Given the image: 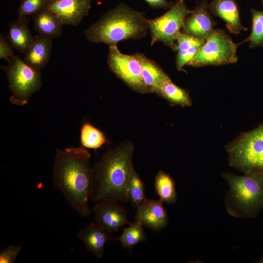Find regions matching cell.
Masks as SVG:
<instances>
[{"label": "cell", "instance_id": "1", "mask_svg": "<svg viewBox=\"0 0 263 263\" xmlns=\"http://www.w3.org/2000/svg\"><path fill=\"white\" fill-rule=\"evenodd\" d=\"M90 154L84 147L57 149L53 168L55 188L59 190L74 210L86 217L93 185Z\"/></svg>", "mask_w": 263, "mask_h": 263}, {"label": "cell", "instance_id": "2", "mask_svg": "<svg viewBox=\"0 0 263 263\" xmlns=\"http://www.w3.org/2000/svg\"><path fill=\"white\" fill-rule=\"evenodd\" d=\"M133 146L121 144L108 150L93 168V185L90 200L94 203L112 198L119 202L128 201L126 186L133 169Z\"/></svg>", "mask_w": 263, "mask_h": 263}, {"label": "cell", "instance_id": "3", "mask_svg": "<svg viewBox=\"0 0 263 263\" xmlns=\"http://www.w3.org/2000/svg\"><path fill=\"white\" fill-rule=\"evenodd\" d=\"M145 15V12L121 2L90 25L84 34L91 43L108 46L128 39H140L149 30L148 19Z\"/></svg>", "mask_w": 263, "mask_h": 263}, {"label": "cell", "instance_id": "4", "mask_svg": "<svg viewBox=\"0 0 263 263\" xmlns=\"http://www.w3.org/2000/svg\"><path fill=\"white\" fill-rule=\"evenodd\" d=\"M229 186L230 204L227 210L233 215L252 214L263 205V170H253L243 176L225 173Z\"/></svg>", "mask_w": 263, "mask_h": 263}, {"label": "cell", "instance_id": "5", "mask_svg": "<svg viewBox=\"0 0 263 263\" xmlns=\"http://www.w3.org/2000/svg\"><path fill=\"white\" fill-rule=\"evenodd\" d=\"M229 165L244 173L263 170V123L243 133L226 147Z\"/></svg>", "mask_w": 263, "mask_h": 263}, {"label": "cell", "instance_id": "6", "mask_svg": "<svg viewBox=\"0 0 263 263\" xmlns=\"http://www.w3.org/2000/svg\"><path fill=\"white\" fill-rule=\"evenodd\" d=\"M8 63L0 68L7 77L9 88L13 94L10 101L14 104L23 106L28 103L33 93L41 88V71L30 66L16 55L10 58Z\"/></svg>", "mask_w": 263, "mask_h": 263}, {"label": "cell", "instance_id": "7", "mask_svg": "<svg viewBox=\"0 0 263 263\" xmlns=\"http://www.w3.org/2000/svg\"><path fill=\"white\" fill-rule=\"evenodd\" d=\"M240 44L234 43L224 30L216 29L188 66L200 67L236 63L238 59L237 49Z\"/></svg>", "mask_w": 263, "mask_h": 263}, {"label": "cell", "instance_id": "8", "mask_svg": "<svg viewBox=\"0 0 263 263\" xmlns=\"http://www.w3.org/2000/svg\"><path fill=\"white\" fill-rule=\"evenodd\" d=\"M191 11L185 0H179L175 1L162 16L148 19L151 37L150 45L152 46L157 42H161L174 51L177 36Z\"/></svg>", "mask_w": 263, "mask_h": 263}, {"label": "cell", "instance_id": "9", "mask_svg": "<svg viewBox=\"0 0 263 263\" xmlns=\"http://www.w3.org/2000/svg\"><path fill=\"white\" fill-rule=\"evenodd\" d=\"M107 64L110 70L134 91L151 93L143 81L141 65L133 55L123 54L116 44L109 45Z\"/></svg>", "mask_w": 263, "mask_h": 263}, {"label": "cell", "instance_id": "10", "mask_svg": "<svg viewBox=\"0 0 263 263\" xmlns=\"http://www.w3.org/2000/svg\"><path fill=\"white\" fill-rule=\"evenodd\" d=\"M119 203L113 199H106L96 203L93 208L96 223L109 233L131 223L125 208Z\"/></svg>", "mask_w": 263, "mask_h": 263}, {"label": "cell", "instance_id": "11", "mask_svg": "<svg viewBox=\"0 0 263 263\" xmlns=\"http://www.w3.org/2000/svg\"><path fill=\"white\" fill-rule=\"evenodd\" d=\"M208 4V0H201L197 3L185 20L182 33L204 40L212 35L216 23L211 17Z\"/></svg>", "mask_w": 263, "mask_h": 263}, {"label": "cell", "instance_id": "12", "mask_svg": "<svg viewBox=\"0 0 263 263\" xmlns=\"http://www.w3.org/2000/svg\"><path fill=\"white\" fill-rule=\"evenodd\" d=\"M92 0H50L47 8L55 13L64 25L77 26L88 15Z\"/></svg>", "mask_w": 263, "mask_h": 263}, {"label": "cell", "instance_id": "13", "mask_svg": "<svg viewBox=\"0 0 263 263\" xmlns=\"http://www.w3.org/2000/svg\"><path fill=\"white\" fill-rule=\"evenodd\" d=\"M163 203L160 199H146L137 207L135 221L156 232L165 228L169 218Z\"/></svg>", "mask_w": 263, "mask_h": 263}, {"label": "cell", "instance_id": "14", "mask_svg": "<svg viewBox=\"0 0 263 263\" xmlns=\"http://www.w3.org/2000/svg\"><path fill=\"white\" fill-rule=\"evenodd\" d=\"M210 14L223 19L232 34H239L247 29L242 24L239 9L235 0H213L208 4Z\"/></svg>", "mask_w": 263, "mask_h": 263}, {"label": "cell", "instance_id": "15", "mask_svg": "<svg viewBox=\"0 0 263 263\" xmlns=\"http://www.w3.org/2000/svg\"><path fill=\"white\" fill-rule=\"evenodd\" d=\"M110 233L95 222L80 230L77 237L83 242L89 252L97 258H101L106 243L109 240H117V238H112Z\"/></svg>", "mask_w": 263, "mask_h": 263}, {"label": "cell", "instance_id": "16", "mask_svg": "<svg viewBox=\"0 0 263 263\" xmlns=\"http://www.w3.org/2000/svg\"><path fill=\"white\" fill-rule=\"evenodd\" d=\"M52 38L38 35L24 54L23 60L32 68L40 70L45 66L51 56Z\"/></svg>", "mask_w": 263, "mask_h": 263}, {"label": "cell", "instance_id": "17", "mask_svg": "<svg viewBox=\"0 0 263 263\" xmlns=\"http://www.w3.org/2000/svg\"><path fill=\"white\" fill-rule=\"evenodd\" d=\"M133 55L141 65L142 76L145 84L151 93L158 95L161 85L169 77L154 60L144 54L137 52Z\"/></svg>", "mask_w": 263, "mask_h": 263}, {"label": "cell", "instance_id": "18", "mask_svg": "<svg viewBox=\"0 0 263 263\" xmlns=\"http://www.w3.org/2000/svg\"><path fill=\"white\" fill-rule=\"evenodd\" d=\"M7 38L14 49L26 53L35 38L28 27L26 16H19L17 20L9 24Z\"/></svg>", "mask_w": 263, "mask_h": 263}, {"label": "cell", "instance_id": "19", "mask_svg": "<svg viewBox=\"0 0 263 263\" xmlns=\"http://www.w3.org/2000/svg\"><path fill=\"white\" fill-rule=\"evenodd\" d=\"M32 19L38 35L53 39L61 35L64 25L59 18L49 9L45 8L33 14Z\"/></svg>", "mask_w": 263, "mask_h": 263}, {"label": "cell", "instance_id": "20", "mask_svg": "<svg viewBox=\"0 0 263 263\" xmlns=\"http://www.w3.org/2000/svg\"><path fill=\"white\" fill-rule=\"evenodd\" d=\"M158 95L173 105L185 107H189L192 104L188 92L177 86L170 78L165 81L161 85Z\"/></svg>", "mask_w": 263, "mask_h": 263}, {"label": "cell", "instance_id": "21", "mask_svg": "<svg viewBox=\"0 0 263 263\" xmlns=\"http://www.w3.org/2000/svg\"><path fill=\"white\" fill-rule=\"evenodd\" d=\"M154 187L159 199L163 203H175L177 201L175 183L169 174L159 170L155 177Z\"/></svg>", "mask_w": 263, "mask_h": 263}, {"label": "cell", "instance_id": "22", "mask_svg": "<svg viewBox=\"0 0 263 263\" xmlns=\"http://www.w3.org/2000/svg\"><path fill=\"white\" fill-rule=\"evenodd\" d=\"M128 201L137 208L146 199L145 186L139 175L133 168L126 186Z\"/></svg>", "mask_w": 263, "mask_h": 263}, {"label": "cell", "instance_id": "23", "mask_svg": "<svg viewBox=\"0 0 263 263\" xmlns=\"http://www.w3.org/2000/svg\"><path fill=\"white\" fill-rule=\"evenodd\" d=\"M129 225L117 238L120 241L121 246L125 249H131L147 239L142 224L135 221Z\"/></svg>", "mask_w": 263, "mask_h": 263}, {"label": "cell", "instance_id": "24", "mask_svg": "<svg viewBox=\"0 0 263 263\" xmlns=\"http://www.w3.org/2000/svg\"><path fill=\"white\" fill-rule=\"evenodd\" d=\"M252 30L249 36L242 42L249 43V48L263 47V11L251 10Z\"/></svg>", "mask_w": 263, "mask_h": 263}, {"label": "cell", "instance_id": "25", "mask_svg": "<svg viewBox=\"0 0 263 263\" xmlns=\"http://www.w3.org/2000/svg\"><path fill=\"white\" fill-rule=\"evenodd\" d=\"M81 142L83 147L97 149L106 142L103 133L89 123L84 124L81 130Z\"/></svg>", "mask_w": 263, "mask_h": 263}, {"label": "cell", "instance_id": "26", "mask_svg": "<svg viewBox=\"0 0 263 263\" xmlns=\"http://www.w3.org/2000/svg\"><path fill=\"white\" fill-rule=\"evenodd\" d=\"M50 0H21L18 8V16L33 15L46 8Z\"/></svg>", "mask_w": 263, "mask_h": 263}, {"label": "cell", "instance_id": "27", "mask_svg": "<svg viewBox=\"0 0 263 263\" xmlns=\"http://www.w3.org/2000/svg\"><path fill=\"white\" fill-rule=\"evenodd\" d=\"M203 45L194 46L177 52L175 61L177 70L179 71H183L184 66L188 65L189 62L193 59Z\"/></svg>", "mask_w": 263, "mask_h": 263}, {"label": "cell", "instance_id": "28", "mask_svg": "<svg viewBox=\"0 0 263 263\" xmlns=\"http://www.w3.org/2000/svg\"><path fill=\"white\" fill-rule=\"evenodd\" d=\"M21 249V247L19 245L7 246L0 253V263H14Z\"/></svg>", "mask_w": 263, "mask_h": 263}, {"label": "cell", "instance_id": "29", "mask_svg": "<svg viewBox=\"0 0 263 263\" xmlns=\"http://www.w3.org/2000/svg\"><path fill=\"white\" fill-rule=\"evenodd\" d=\"M13 47L9 43L7 37L0 35V58H4L7 61L15 56Z\"/></svg>", "mask_w": 263, "mask_h": 263}, {"label": "cell", "instance_id": "30", "mask_svg": "<svg viewBox=\"0 0 263 263\" xmlns=\"http://www.w3.org/2000/svg\"><path fill=\"white\" fill-rule=\"evenodd\" d=\"M153 8H163L169 9L174 3L169 2L167 0H144Z\"/></svg>", "mask_w": 263, "mask_h": 263}, {"label": "cell", "instance_id": "31", "mask_svg": "<svg viewBox=\"0 0 263 263\" xmlns=\"http://www.w3.org/2000/svg\"><path fill=\"white\" fill-rule=\"evenodd\" d=\"M259 263H263V256L262 257V258L259 260Z\"/></svg>", "mask_w": 263, "mask_h": 263}, {"label": "cell", "instance_id": "32", "mask_svg": "<svg viewBox=\"0 0 263 263\" xmlns=\"http://www.w3.org/2000/svg\"><path fill=\"white\" fill-rule=\"evenodd\" d=\"M262 3H263V0H262Z\"/></svg>", "mask_w": 263, "mask_h": 263}, {"label": "cell", "instance_id": "33", "mask_svg": "<svg viewBox=\"0 0 263 263\" xmlns=\"http://www.w3.org/2000/svg\"><path fill=\"white\" fill-rule=\"evenodd\" d=\"M176 0H175V1H176Z\"/></svg>", "mask_w": 263, "mask_h": 263}]
</instances>
